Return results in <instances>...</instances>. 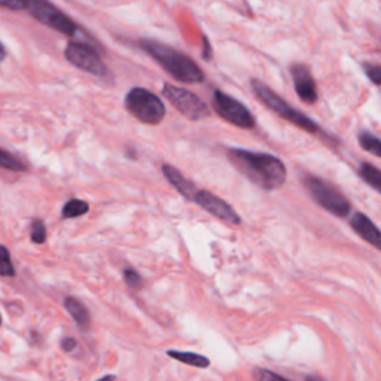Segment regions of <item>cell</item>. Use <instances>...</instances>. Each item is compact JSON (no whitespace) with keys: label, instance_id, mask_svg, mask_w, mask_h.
<instances>
[{"label":"cell","instance_id":"3957f363","mask_svg":"<svg viewBox=\"0 0 381 381\" xmlns=\"http://www.w3.org/2000/svg\"><path fill=\"white\" fill-rule=\"evenodd\" d=\"M251 84L255 94L258 95V99L267 104L273 112H276L280 118L289 121L290 124L303 128L307 132L319 131V126L312 118L307 117V115H304L303 112L295 111L289 103L283 100L279 94L274 93L270 86L262 84L261 81H258V79H252Z\"/></svg>","mask_w":381,"mask_h":381},{"label":"cell","instance_id":"4fadbf2b","mask_svg":"<svg viewBox=\"0 0 381 381\" xmlns=\"http://www.w3.org/2000/svg\"><path fill=\"white\" fill-rule=\"evenodd\" d=\"M163 173L165 176V179L170 182V185L173 186V188H176V191L179 192L181 196H183L186 200H194L196 194L198 192L196 183L186 179V177L179 170H177V168H174L170 164L163 165Z\"/></svg>","mask_w":381,"mask_h":381},{"label":"cell","instance_id":"484cf974","mask_svg":"<svg viewBox=\"0 0 381 381\" xmlns=\"http://www.w3.org/2000/svg\"><path fill=\"white\" fill-rule=\"evenodd\" d=\"M76 341L73 338H65L63 341H61V349H63L65 351H73L76 349Z\"/></svg>","mask_w":381,"mask_h":381},{"label":"cell","instance_id":"7a4b0ae2","mask_svg":"<svg viewBox=\"0 0 381 381\" xmlns=\"http://www.w3.org/2000/svg\"><path fill=\"white\" fill-rule=\"evenodd\" d=\"M139 45L176 81L185 84L205 81V73L200 66L183 52L152 39H140Z\"/></svg>","mask_w":381,"mask_h":381},{"label":"cell","instance_id":"ba28073f","mask_svg":"<svg viewBox=\"0 0 381 381\" xmlns=\"http://www.w3.org/2000/svg\"><path fill=\"white\" fill-rule=\"evenodd\" d=\"M27 10L38 21L60 33L67 34V36H73L78 32L76 24L66 14L61 12L54 5L45 2V0H32L27 3Z\"/></svg>","mask_w":381,"mask_h":381},{"label":"cell","instance_id":"f1b7e54d","mask_svg":"<svg viewBox=\"0 0 381 381\" xmlns=\"http://www.w3.org/2000/svg\"><path fill=\"white\" fill-rule=\"evenodd\" d=\"M99 381H115V377L113 376H104L102 380Z\"/></svg>","mask_w":381,"mask_h":381},{"label":"cell","instance_id":"2e32d148","mask_svg":"<svg viewBox=\"0 0 381 381\" xmlns=\"http://www.w3.org/2000/svg\"><path fill=\"white\" fill-rule=\"evenodd\" d=\"M359 174L365 183L372 186L377 192H381V172L376 165L369 163H362L359 168Z\"/></svg>","mask_w":381,"mask_h":381},{"label":"cell","instance_id":"4316f807","mask_svg":"<svg viewBox=\"0 0 381 381\" xmlns=\"http://www.w3.org/2000/svg\"><path fill=\"white\" fill-rule=\"evenodd\" d=\"M203 42H205V51H203V58L210 61V58H211V49H210L209 39L206 36H203Z\"/></svg>","mask_w":381,"mask_h":381},{"label":"cell","instance_id":"f546056e","mask_svg":"<svg viewBox=\"0 0 381 381\" xmlns=\"http://www.w3.org/2000/svg\"><path fill=\"white\" fill-rule=\"evenodd\" d=\"M0 323H2V317H0Z\"/></svg>","mask_w":381,"mask_h":381},{"label":"cell","instance_id":"30bf717a","mask_svg":"<svg viewBox=\"0 0 381 381\" xmlns=\"http://www.w3.org/2000/svg\"><path fill=\"white\" fill-rule=\"evenodd\" d=\"M194 201H196L201 209L209 211L210 215L216 216L218 219L224 220V222H227L229 225L238 227L242 224V219H240V216H238L237 211L231 206H229L227 201L213 196V194L209 191L198 189L196 197H194Z\"/></svg>","mask_w":381,"mask_h":381},{"label":"cell","instance_id":"8fae6325","mask_svg":"<svg viewBox=\"0 0 381 381\" xmlns=\"http://www.w3.org/2000/svg\"><path fill=\"white\" fill-rule=\"evenodd\" d=\"M292 81H294V88L299 99L307 104H314L319 99L317 95V86L312 72L305 65L297 63L290 67Z\"/></svg>","mask_w":381,"mask_h":381},{"label":"cell","instance_id":"7c38bea8","mask_svg":"<svg viewBox=\"0 0 381 381\" xmlns=\"http://www.w3.org/2000/svg\"><path fill=\"white\" fill-rule=\"evenodd\" d=\"M350 227L354 233L363 238V240L374 246L376 249H381L380 229L367 215H363L362 211H356L350 219Z\"/></svg>","mask_w":381,"mask_h":381},{"label":"cell","instance_id":"6da1fadb","mask_svg":"<svg viewBox=\"0 0 381 381\" xmlns=\"http://www.w3.org/2000/svg\"><path fill=\"white\" fill-rule=\"evenodd\" d=\"M228 159L235 170L265 191L279 189L286 183V167L277 157L231 148L228 149Z\"/></svg>","mask_w":381,"mask_h":381},{"label":"cell","instance_id":"603a6c76","mask_svg":"<svg viewBox=\"0 0 381 381\" xmlns=\"http://www.w3.org/2000/svg\"><path fill=\"white\" fill-rule=\"evenodd\" d=\"M124 280H126L127 286H130L132 289H139L141 286L140 274L132 268H127L126 271H124Z\"/></svg>","mask_w":381,"mask_h":381},{"label":"cell","instance_id":"d6986e66","mask_svg":"<svg viewBox=\"0 0 381 381\" xmlns=\"http://www.w3.org/2000/svg\"><path fill=\"white\" fill-rule=\"evenodd\" d=\"M0 167L8 168V170H14V172L27 170V167H25L19 158H15L14 155L6 152V150H3V149H0Z\"/></svg>","mask_w":381,"mask_h":381},{"label":"cell","instance_id":"52a82bcc","mask_svg":"<svg viewBox=\"0 0 381 381\" xmlns=\"http://www.w3.org/2000/svg\"><path fill=\"white\" fill-rule=\"evenodd\" d=\"M211 104H213V109L219 117L224 121L233 124V126L244 130H251L255 127V118L252 112L242 102L233 99L227 93L215 90Z\"/></svg>","mask_w":381,"mask_h":381},{"label":"cell","instance_id":"d4e9b609","mask_svg":"<svg viewBox=\"0 0 381 381\" xmlns=\"http://www.w3.org/2000/svg\"><path fill=\"white\" fill-rule=\"evenodd\" d=\"M27 3L29 2H24V0H6V2H0V8L20 11V10H27Z\"/></svg>","mask_w":381,"mask_h":381},{"label":"cell","instance_id":"9c48e42d","mask_svg":"<svg viewBox=\"0 0 381 381\" xmlns=\"http://www.w3.org/2000/svg\"><path fill=\"white\" fill-rule=\"evenodd\" d=\"M65 56L70 65L95 76L108 75V67L103 63L97 51L82 42H70L65 49Z\"/></svg>","mask_w":381,"mask_h":381},{"label":"cell","instance_id":"5b68a950","mask_svg":"<svg viewBox=\"0 0 381 381\" xmlns=\"http://www.w3.org/2000/svg\"><path fill=\"white\" fill-rule=\"evenodd\" d=\"M304 186L317 205L330 211V213L338 218L349 216L351 210L350 203L340 191H336L334 186L313 176L305 177Z\"/></svg>","mask_w":381,"mask_h":381},{"label":"cell","instance_id":"277c9868","mask_svg":"<svg viewBox=\"0 0 381 381\" xmlns=\"http://www.w3.org/2000/svg\"><path fill=\"white\" fill-rule=\"evenodd\" d=\"M126 109L143 124L155 126L165 117V106L158 95L146 88H131L126 95Z\"/></svg>","mask_w":381,"mask_h":381},{"label":"cell","instance_id":"cb8c5ba5","mask_svg":"<svg viewBox=\"0 0 381 381\" xmlns=\"http://www.w3.org/2000/svg\"><path fill=\"white\" fill-rule=\"evenodd\" d=\"M363 70H365L367 76L371 79L374 85H380L381 84V69L377 65H363Z\"/></svg>","mask_w":381,"mask_h":381},{"label":"cell","instance_id":"7402d4cb","mask_svg":"<svg viewBox=\"0 0 381 381\" xmlns=\"http://www.w3.org/2000/svg\"><path fill=\"white\" fill-rule=\"evenodd\" d=\"M253 378L255 381H290L285 377H280L276 372L264 368H256L253 371Z\"/></svg>","mask_w":381,"mask_h":381},{"label":"cell","instance_id":"e0dca14e","mask_svg":"<svg viewBox=\"0 0 381 381\" xmlns=\"http://www.w3.org/2000/svg\"><path fill=\"white\" fill-rule=\"evenodd\" d=\"M88 210H90V206H88V203L84 200H69L65 207L63 211H61V216L65 219H72V218H79L85 213H88Z\"/></svg>","mask_w":381,"mask_h":381},{"label":"cell","instance_id":"5bb4252c","mask_svg":"<svg viewBox=\"0 0 381 381\" xmlns=\"http://www.w3.org/2000/svg\"><path fill=\"white\" fill-rule=\"evenodd\" d=\"M65 307L69 312V314L73 317V321L82 327V330H86L88 326L91 323V316L88 313V310L84 307V304L79 303L78 299L69 297L65 299Z\"/></svg>","mask_w":381,"mask_h":381},{"label":"cell","instance_id":"9a60e30c","mask_svg":"<svg viewBox=\"0 0 381 381\" xmlns=\"http://www.w3.org/2000/svg\"><path fill=\"white\" fill-rule=\"evenodd\" d=\"M167 354L170 358L179 360L186 365L196 367V368H209L210 360L206 356H201V354L192 353V351H177V350H168Z\"/></svg>","mask_w":381,"mask_h":381},{"label":"cell","instance_id":"8992f818","mask_svg":"<svg viewBox=\"0 0 381 381\" xmlns=\"http://www.w3.org/2000/svg\"><path fill=\"white\" fill-rule=\"evenodd\" d=\"M163 95L179 111L183 117L191 121H200L210 115L209 106L203 102L197 94H194L185 88L174 86L172 84H164Z\"/></svg>","mask_w":381,"mask_h":381},{"label":"cell","instance_id":"83f0119b","mask_svg":"<svg viewBox=\"0 0 381 381\" xmlns=\"http://www.w3.org/2000/svg\"><path fill=\"white\" fill-rule=\"evenodd\" d=\"M5 57H6V49H5V47L2 45V42H0V61H3Z\"/></svg>","mask_w":381,"mask_h":381},{"label":"cell","instance_id":"ffe728a7","mask_svg":"<svg viewBox=\"0 0 381 381\" xmlns=\"http://www.w3.org/2000/svg\"><path fill=\"white\" fill-rule=\"evenodd\" d=\"M0 276L5 277H14L15 268L11 261V253L8 251V247L0 244Z\"/></svg>","mask_w":381,"mask_h":381},{"label":"cell","instance_id":"ac0fdd59","mask_svg":"<svg viewBox=\"0 0 381 381\" xmlns=\"http://www.w3.org/2000/svg\"><path fill=\"white\" fill-rule=\"evenodd\" d=\"M359 143L362 149H365L367 152H371L374 157L380 158L381 157V143L380 139L372 135L371 131H362L359 135Z\"/></svg>","mask_w":381,"mask_h":381},{"label":"cell","instance_id":"44dd1931","mask_svg":"<svg viewBox=\"0 0 381 381\" xmlns=\"http://www.w3.org/2000/svg\"><path fill=\"white\" fill-rule=\"evenodd\" d=\"M30 237H32V242L36 244H42L47 240V228L42 220H33Z\"/></svg>","mask_w":381,"mask_h":381}]
</instances>
